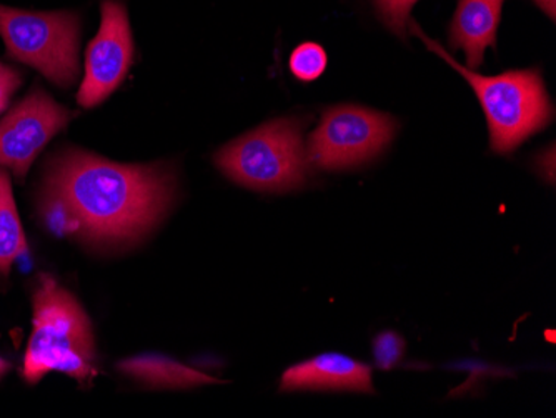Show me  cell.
Here are the masks:
<instances>
[{
	"mask_svg": "<svg viewBox=\"0 0 556 418\" xmlns=\"http://www.w3.org/2000/svg\"><path fill=\"white\" fill-rule=\"evenodd\" d=\"M162 165H124L80 151L50 164L40 215L52 232L97 248H121L146 236L174 201Z\"/></svg>",
	"mask_w": 556,
	"mask_h": 418,
	"instance_id": "obj_1",
	"label": "cell"
},
{
	"mask_svg": "<svg viewBox=\"0 0 556 418\" xmlns=\"http://www.w3.org/2000/svg\"><path fill=\"white\" fill-rule=\"evenodd\" d=\"M50 372L65 373L86 385L96 377V343L83 305L54 277L42 274L34 292L33 335L22 377L37 383Z\"/></svg>",
	"mask_w": 556,
	"mask_h": 418,
	"instance_id": "obj_2",
	"label": "cell"
},
{
	"mask_svg": "<svg viewBox=\"0 0 556 418\" xmlns=\"http://www.w3.org/2000/svg\"><path fill=\"white\" fill-rule=\"evenodd\" d=\"M412 29L428 49L448 62L473 87L485 111L493 152L511 154L528 137L548 126L553 107L539 71H510L502 76H480L453 61L443 47L428 39L415 24H412Z\"/></svg>",
	"mask_w": 556,
	"mask_h": 418,
	"instance_id": "obj_3",
	"label": "cell"
},
{
	"mask_svg": "<svg viewBox=\"0 0 556 418\" xmlns=\"http://www.w3.org/2000/svg\"><path fill=\"white\" fill-rule=\"evenodd\" d=\"M225 176L247 189L286 192L307 179L308 155L302 126L293 118L270 122L225 145L215 155Z\"/></svg>",
	"mask_w": 556,
	"mask_h": 418,
	"instance_id": "obj_4",
	"label": "cell"
},
{
	"mask_svg": "<svg viewBox=\"0 0 556 418\" xmlns=\"http://www.w3.org/2000/svg\"><path fill=\"white\" fill-rule=\"evenodd\" d=\"M0 37L9 58L71 87L79 74L80 18L75 12H29L0 5Z\"/></svg>",
	"mask_w": 556,
	"mask_h": 418,
	"instance_id": "obj_5",
	"label": "cell"
},
{
	"mask_svg": "<svg viewBox=\"0 0 556 418\" xmlns=\"http://www.w3.org/2000/svg\"><path fill=\"white\" fill-rule=\"evenodd\" d=\"M396 132L390 115L357 105L328 109L311 136L308 162L324 170L357 167L377 157Z\"/></svg>",
	"mask_w": 556,
	"mask_h": 418,
	"instance_id": "obj_6",
	"label": "cell"
},
{
	"mask_svg": "<svg viewBox=\"0 0 556 418\" xmlns=\"http://www.w3.org/2000/svg\"><path fill=\"white\" fill-rule=\"evenodd\" d=\"M71 118V112L49 93L33 90L0 121V167L11 168L22 179L47 142Z\"/></svg>",
	"mask_w": 556,
	"mask_h": 418,
	"instance_id": "obj_7",
	"label": "cell"
},
{
	"mask_svg": "<svg viewBox=\"0 0 556 418\" xmlns=\"http://www.w3.org/2000/svg\"><path fill=\"white\" fill-rule=\"evenodd\" d=\"M134 58V40L125 5L102 2V24L86 55V76L77 102L90 109L104 102L124 80Z\"/></svg>",
	"mask_w": 556,
	"mask_h": 418,
	"instance_id": "obj_8",
	"label": "cell"
},
{
	"mask_svg": "<svg viewBox=\"0 0 556 418\" xmlns=\"http://www.w3.org/2000/svg\"><path fill=\"white\" fill-rule=\"evenodd\" d=\"M282 392L374 393L371 367L343 354H321L300 362L280 380Z\"/></svg>",
	"mask_w": 556,
	"mask_h": 418,
	"instance_id": "obj_9",
	"label": "cell"
},
{
	"mask_svg": "<svg viewBox=\"0 0 556 418\" xmlns=\"http://www.w3.org/2000/svg\"><path fill=\"white\" fill-rule=\"evenodd\" d=\"M502 5L503 0H460L450 42L464 49L468 68L480 67L486 47H495Z\"/></svg>",
	"mask_w": 556,
	"mask_h": 418,
	"instance_id": "obj_10",
	"label": "cell"
},
{
	"mask_svg": "<svg viewBox=\"0 0 556 418\" xmlns=\"http://www.w3.org/2000/svg\"><path fill=\"white\" fill-rule=\"evenodd\" d=\"M118 370L150 389L180 390L193 389L205 383H222L220 380L212 379L211 376H205L164 355H140V357L127 358L118 364Z\"/></svg>",
	"mask_w": 556,
	"mask_h": 418,
	"instance_id": "obj_11",
	"label": "cell"
},
{
	"mask_svg": "<svg viewBox=\"0 0 556 418\" xmlns=\"http://www.w3.org/2000/svg\"><path fill=\"white\" fill-rule=\"evenodd\" d=\"M27 251L29 248L12 195L11 179L0 170V276H8L12 264Z\"/></svg>",
	"mask_w": 556,
	"mask_h": 418,
	"instance_id": "obj_12",
	"label": "cell"
},
{
	"mask_svg": "<svg viewBox=\"0 0 556 418\" xmlns=\"http://www.w3.org/2000/svg\"><path fill=\"white\" fill-rule=\"evenodd\" d=\"M327 68V54L318 43L307 42L296 47L290 58V71L303 83L317 80Z\"/></svg>",
	"mask_w": 556,
	"mask_h": 418,
	"instance_id": "obj_13",
	"label": "cell"
},
{
	"mask_svg": "<svg viewBox=\"0 0 556 418\" xmlns=\"http://www.w3.org/2000/svg\"><path fill=\"white\" fill-rule=\"evenodd\" d=\"M405 354V340L400 333L387 330L374 339L375 365L382 370L396 367Z\"/></svg>",
	"mask_w": 556,
	"mask_h": 418,
	"instance_id": "obj_14",
	"label": "cell"
},
{
	"mask_svg": "<svg viewBox=\"0 0 556 418\" xmlns=\"http://www.w3.org/2000/svg\"><path fill=\"white\" fill-rule=\"evenodd\" d=\"M415 2L417 0H375L387 26L402 37L407 33L408 15Z\"/></svg>",
	"mask_w": 556,
	"mask_h": 418,
	"instance_id": "obj_15",
	"label": "cell"
},
{
	"mask_svg": "<svg viewBox=\"0 0 556 418\" xmlns=\"http://www.w3.org/2000/svg\"><path fill=\"white\" fill-rule=\"evenodd\" d=\"M21 83V74L15 68L0 64V114L8 107L12 93L18 89Z\"/></svg>",
	"mask_w": 556,
	"mask_h": 418,
	"instance_id": "obj_16",
	"label": "cell"
},
{
	"mask_svg": "<svg viewBox=\"0 0 556 418\" xmlns=\"http://www.w3.org/2000/svg\"><path fill=\"white\" fill-rule=\"evenodd\" d=\"M536 4L549 15V17L555 18L556 14V0H536Z\"/></svg>",
	"mask_w": 556,
	"mask_h": 418,
	"instance_id": "obj_17",
	"label": "cell"
},
{
	"mask_svg": "<svg viewBox=\"0 0 556 418\" xmlns=\"http://www.w3.org/2000/svg\"><path fill=\"white\" fill-rule=\"evenodd\" d=\"M11 370V364L5 358L0 357V379Z\"/></svg>",
	"mask_w": 556,
	"mask_h": 418,
	"instance_id": "obj_18",
	"label": "cell"
}]
</instances>
